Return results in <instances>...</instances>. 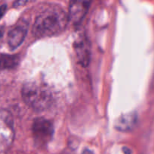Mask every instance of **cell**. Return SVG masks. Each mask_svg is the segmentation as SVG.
<instances>
[{
    "instance_id": "6da1fadb",
    "label": "cell",
    "mask_w": 154,
    "mask_h": 154,
    "mask_svg": "<svg viewBox=\"0 0 154 154\" xmlns=\"http://www.w3.org/2000/svg\"><path fill=\"white\" fill-rule=\"evenodd\" d=\"M69 21V14L61 7L50 5L35 18L32 34L37 38L57 35L64 31Z\"/></svg>"
},
{
    "instance_id": "8fae6325",
    "label": "cell",
    "mask_w": 154,
    "mask_h": 154,
    "mask_svg": "<svg viewBox=\"0 0 154 154\" xmlns=\"http://www.w3.org/2000/svg\"><path fill=\"white\" fill-rule=\"evenodd\" d=\"M6 8H7L6 5H2V7H1V17H2L3 15H4L5 11V10H6Z\"/></svg>"
},
{
    "instance_id": "8992f818",
    "label": "cell",
    "mask_w": 154,
    "mask_h": 154,
    "mask_svg": "<svg viewBox=\"0 0 154 154\" xmlns=\"http://www.w3.org/2000/svg\"><path fill=\"white\" fill-rule=\"evenodd\" d=\"M28 27L25 23L17 25L8 34V45L11 50H15L20 46L25 39Z\"/></svg>"
},
{
    "instance_id": "52a82bcc",
    "label": "cell",
    "mask_w": 154,
    "mask_h": 154,
    "mask_svg": "<svg viewBox=\"0 0 154 154\" xmlns=\"http://www.w3.org/2000/svg\"><path fill=\"white\" fill-rule=\"evenodd\" d=\"M137 123V115L135 113H129L122 115L115 122V129L120 132L132 130Z\"/></svg>"
},
{
    "instance_id": "3957f363",
    "label": "cell",
    "mask_w": 154,
    "mask_h": 154,
    "mask_svg": "<svg viewBox=\"0 0 154 154\" xmlns=\"http://www.w3.org/2000/svg\"><path fill=\"white\" fill-rule=\"evenodd\" d=\"M35 141L39 145L48 144L54 135V126L50 120L43 117L36 118L32 127Z\"/></svg>"
},
{
    "instance_id": "277c9868",
    "label": "cell",
    "mask_w": 154,
    "mask_h": 154,
    "mask_svg": "<svg viewBox=\"0 0 154 154\" xmlns=\"http://www.w3.org/2000/svg\"><path fill=\"white\" fill-rule=\"evenodd\" d=\"M92 0H70L69 6V21L78 26L84 19L90 7Z\"/></svg>"
},
{
    "instance_id": "30bf717a",
    "label": "cell",
    "mask_w": 154,
    "mask_h": 154,
    "mask_svg": "<svg viewBox=\"0 0 154 154\" xmlns=\"http://www.w3.org/2000/svg\"><path fill=\"white\" fill-rule=\"evenodd\" d=\"M123 151L124 154H132V150H130L129 148H128V147H123Z\"/></svg>"
},
{
    "instance_id": "5b68a950",
    "label": "cell",
    "mask_w": 154,
    "mask_h": 154,
    "mask_svg": "<svg viewBox=\"0 0 154 154\" xmlns=\"http://www.w3.org/2000/svg\"><path fill=\"white\" fill-rule=\"evenodd\" d=\"M74 48L79 64L83 67H87L91 59V47L86 35H80L77 37L74 43Z\"/></svg>"
},
{
    "instance_id": "7c38bea8",
    "label": "cell",
    "mask_w": 154,
    "mask_h": 154,
    "mask_svg": "<svg viewBox=\"0 0 154 154\" xmlns=\"http://www.w3.org/2000/svg\"><path fill=\"white\" fill-rule=\"evenodd\" d=\"M82 154H94V153H93V152L91 151L90 150H88V149H85V150H84V152H83Z\"/></svg>"
},
{
    "instance_id": "9c48e42d",
    "label": "cell",
    "mask_w": 154,
    "mask_h": 154,
    "mask_svg": "<svg viewBox=\"0 0 154 154\" xmlns=\"http://www.w3.org/2000/svg\"><path fill=\"white\" fill-rule=\"evenodd\" d=\"M27 2H28V0H15L14 2V8L21 7V6L26 4Z\"/></svg>"
},
{
    "instance_id": "ba28073f",
    "label": "cell",
    "mask_w": 154,
    "mask_h": 154,
    "mask_svg": "<svg viewBox=\"0 0 154 154\" xmlns=\"http://www.w3.org/2000/svg\"><path fill=\"white\" fill-rule=\"evenodd\" d=\"M18 64V58L15 56L2 54L1 57V69H13Z\"/></svg>"
},
{
    "instance_id": "7a4b0ae2",
    "label": "cell",
    "mask_w": 154,
    "mask_h": 154,
    "mask_svg": "<svg viewBox=\"0 0 154 154\" xmlns=\"http://www.w3.org/2000/svg\"><path fill=\"white\" fill-rule=\"evenodd\" d=\"M22 97L27 105L35 111L48 109L53 102V94L48 85L41 81H29L23 84Z\"/></svg>"
}]
</instances>
